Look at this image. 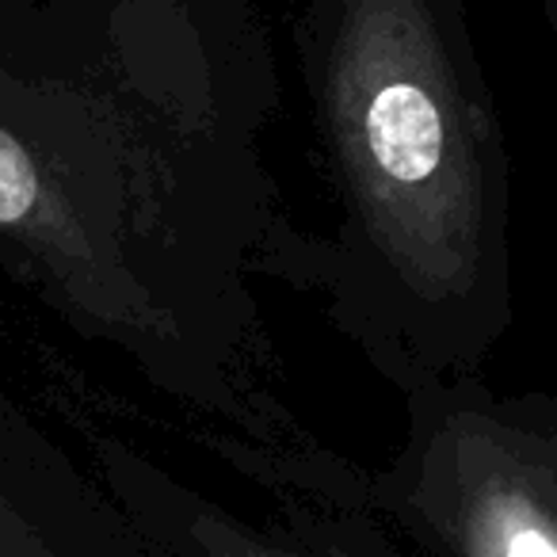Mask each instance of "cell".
I'll use <instances>...</instances> for the list:
<instances>
[{"mask_svg": "<svg viewBox=\"0 0 557 557\" xmlns=\"http://www.w3.org/2000/svg\"><path fill=\"white\" fill-rule=\"evenodd\" d=\"M367 141L382 176L394 184H420L443 157L440 108L428 100L424 88L409 81L379 88L367 108Z\"/></svg>", "mask_w": 557, "mask_h": 557, "instance_id": "1", "label": "cell"}, {"mask_svg": "<svg viewBox=\"0 0 557 557\" xmlns=\"http://www.w3.org/2000/svg\"><path fill=\"white\" fill-rule=\"evenodd\" d=\"M35 199H39V176L32 157L9 131H0V225L32 214Z\"/></svg>", "mask_w": 557, "mask_h": 557, "instance_id": "2", "label": "cell"}, {"mask_svg": "<svg viewBox=\"0 0 557 557\" xmlns=\"http://www.w3.org/2000/svg\"><path fill=\"white\" fill-rule=\"evenodd\" d=\"M504 557H557V542L539 527H516L508 534Z\"/></svg>", "mask_w": 557, "mask_h": 557, "instance_id": "3", "label": "cell"}]
</instances>
